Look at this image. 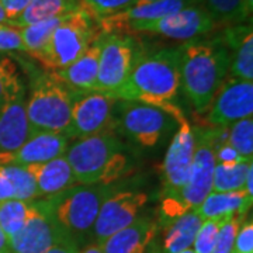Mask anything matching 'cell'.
<instances>
[{
    "mask_svg": "<svg viewBox=\"0 0 253 253\" xmlns=\"http://www.w3.org/2000/svg\"><path fill=\"white\" fill-rule=\"evenodd\" d=\"M180 87V51L163 48L152 54L136 55L129 76L124 84L113 93L117 100H132L151 104L168 113L174 121L184 114L173 104Z\"/></svg>",
    "mask_w": 253,
    "mask_h": 253,
    "instance_id": "6da1fadb",
    "label": "cell"
},
{
    "mask_svg": "<svg viewBox=\"0 0 253 253\" xmlns=\"http://www.w3.org/2000/svg\"><path fill=\"white\" fill-rule=\"evenodd\" d=\"M179 51L183 93L197 111H207L229 72L231 52L221 37L186 41Z\"/></svg>",
    "mask_w": 253,
    "mask_h": 253,
    "instance_id": "7a4b0ae2",
    "label": "cell"
},
{
    "mask_svg": "<svg viewBox=\"0 0 253 253\" xmlns=\"http://www.w3.org/2000/svg\"><path fill=\"white\" fill-rule=\"evenodd\" d=\"M194 156L186 186L176 194L163 196L161 203V219L163 224L179 218L203 203L212 191V176L215 169V149L228 142V128H196Z\"/></svg>",
    "mask_w": 253,
    "mask_h": 253,
    "instance_id": "3957f363",
    "label": "cell"
},
{
    "mask_svg": "<svg viewBox=\"0 0 253 253\" xmlns=\"http://www.w3.org/2000/svg\"><path fill=\"white\" fill-rule=\"evenodd\" d=\"M75 180L83 186H110L128 168V158L116 132L76 139L65 155Z\"/></svg>",
    "mask_w": 253,
    "mask_h": 253,
    "instance_id": "277c9868",
    "label": "cell"
},
{
    "mask_svg": "<svg viewBox=\"0 0 253 253\" xmlns=\"http://www.w3.org/2000/svg\"><path fill=\"white\" fill-rule=\"evenodd\" d=\"M76 90L68 87L55 73H40L34 78L26 107L31 132H61L71 121Z\"/></svg>",
    "mask_w": 253,
    "mask_h": 253,
    "instance_id": "5b68a950",
    "label": "cell"
},
{
    "mask_svg": "<svg viewBox=\"0 0 253 253\" xmlns=\"http://www.w3.org/2000/svg\"><path fill=\"white\" fill-rule=\"evenodd\" d=\"M100 33L97 20L81 7L65 16L34 58L46 69L58 72L75 62Z\"/></svg>",
    "mask_w": 253,
    "mask_h": 253,
    "instance_id": "8992f818",
    "label": "cell"
},
{
    "mask_svg": "<svg viewBox=\"0 0 253 253\" xmlns=\"http://www.w3.org/2000/svg\"><path fill=\"white\" fill-rule=\"evenodd\" d=\"M111 193L110 186L81 184L46 196L45 199L58 224L79 244V238L93 231L100 207Z\"/></svg>",
    "mask_w": 253,
    "mask_h": 253,
    "instance_id": "52a82bcc",
    "label": "cell"
},
{
    "mask_svg": "<svg viewBox=\"0 0 253 253\" xmlns=\"http://www.w3.org/2000/svg\"><path fill=\"white\" fill-rule=\"evenodd\" d=\"M113 118L114 131H120L141 148L159 144L174 123L163 110L132 100H117Z\"/></svg>",
    "mask_w": 253,
    "mask_h": 253,
    "instance_id": "ba28073f",
    "label": "cell"
},
{
    "mask_svg": "<svg viewBox=\"0 0 253 253\" xmlns=\"http://www.w3.org/2000/svg\"><path fill=\"white\" fill-rule=\"evenodd\" d=\"M136 55L134 38L120 33L101 31L96 93H103L111 97L129 76Z\"/></svg>",
    "mask_w": 253,
    "mask_h": 253,
    "instance_id": "9c48e42d",
    "label": "cell"
},
{
    "mask_svg": "<svg viewBox=\"0 0 253 253\" xmlns=\"http://www.w3.org/2000/svg\"><path fill=\"white\" fill-rule=\"evenodd\" d=\"M117 99L96 91H76L69 126L62 134L68 139H81L114 132V106Z\"/></svg>",
    "mask_w": 253,
    "mask_h": 253,
    "instance_id": "30bf717a",
    "label": "cell"
},
{
    "mask_svg": "<svg viewBox=\"0 0 253 253\" xmlns=\"http://www.w3.org/2000/svg\"><path fill=\"white\" fill-rule=\"evenodd\" d=\"M68 234L58 224L46 199L33 201L26 224L7 239V253H45Z\"/></svg>",
    "mask_w": 253,
    "mask_h": 253,
    "instance_id": "8fae6325",
    "label": "cell"
},
{
    "mask_svg": "<svg viewBox=\"0 0 253 253\" xmlns=\"http://www.w3.org/2000/svg\"><path fill=\"white\" fill-rule=\"evenodd\" d=\"M215 27L217 26L214 20L207 10L203 7V4H196L165 16L159 20L131 26L128 30L134 33L162 36L170 40L191 41L201 36H206Z\"/></svg>",
    "mask_w": 253,
    "mask_h": 253,
    "instance_id": "7c38bea8",
    "label": "cell"
},
{
    "mask_svg": "<svg viewBox=\"0 0 253 253\" xmlns=\"http://www.w3.org/2000/svg\"><path fill=\"white\" fill-rule=\"evenodd\" d=\"M148 194L135 190H123L111 193L100 207L93 234L96 244H101L135 221L141 210L148 203Z\"/></svg>",
    "mask_w": 253,
    "mask_h": 253,
    "instance_id": "4fadbf2b",
    "label": "cell"
},
{
    "mask_svg": "<svg viewBox=\"0 0 253 253\" xmlns=\"http://www.w3.org/2000/svg\"><path fill=\"white\" fill-rule=\"evenodd\" d=\"M208 123L212 126L229 128L253 116V82L231 78L224 81L211 101Z\"/></svg>",
    "mask_w": 253,
    "mask_h": 253,
    "instance_id": "5bb4252c",
    "label": "cell"
},
{
    "mask_svg": "<svg viewBox=\"0 0 253 253\" xmlns=\"http://www.w3.org/2000/svg\"><path fill=\"white\" fill-rule=\"evenodd\" d=\"M179 126L162 165V197L179 193L189 180L196 142L186 117L179 121Z\"/></svg>",
    "mask_w": 253,
    "mask_h": 253,
    "instance_id": "9a60e30c",
    "label": "cell"
},
{
    "mask_svg": "<svg viewBox=\"0 0 253 253\" xmlns=\"http://www.w3.org/2000/svg\"><path fill=\"white\" fill-rule=\"evenodd\" d=\"M201 4L200 0H156L139 6H131L114 16L99 20V27L103 33H116L117 30H128L131 26L149 23L154 20L173 14L190 6Z\"/></svg>",
    "mask_w": 253,
    "mask_h": 253,
    "instance_id": "2e32d148",
    "label": "cell"
},
{
    "mask_svg": "<svg viewBox=\"0 0 253 253\" xmlns=\"http://www.w3.org/2000/svg\"><path fill=\"white\" fill-rule=\"evenodd\" d=\"M68 138L61 132H36L14 152L0 156V165L28 166L62 156L68 149Z\"/></svg>",
    "mask_w": 253,
    "mask_h": 253,
    "instance_id": "e0dca14e",
    "label": "cell"
},
{
    "mask_svg": "<svg viewBox=\"0 0 253 253\" xmlns=\"http://www.w3.org/2000/svg\"><path fill=\"white\" fill-rule=\"evenodd\" d=\"M26 103V91H21L0 109V156L14 152L33 135Z\"/></svg>",
    "mask_w": 253,
    "mask_h": 253,
    "instance_id": "ac0fdd59",
    "label": "cell"
},
{
    "mask_svg": "<svg viewBox=\"0 0 253 253\" xmlns=\"http://www.w3.org/2000/svg\"><path fill=\"white\" fill-rule=\"evenodd\" d=\"M159 222L151 217H138L126 228L100 245L104 253H144L158 235Z\"/></svg>",
    "mask_w": 253,
    "mask_h": 253,
    "instance_id": "d6986e66",
    "label": "cell"
},
{
    "mask_svg": "<svg viewBox=\"0 0 253 253\" xmlns=\"http://www.w3.org/2000/svg\"><path fill=\"white\" fill-rule=\"evenodd\" d=\"M221 38L231 52V78L253 82L252 24L226 27Z\"/></svg>",
    "mask_w": 253,
    "mask_h": 253,
    "instance_id": "ffe728a7",
    "label": "cell"
},
{
    "mask_svg": "<svg viewBox=\"0 0 253 253\" xmlns=\"http://www.w3.org/2000/svg\"><path fill=\"white\" fill-rule=\"evenodd\" d=\"M101 33L83 54L68 68L54 72L59 81L76 91H96Z\"/></svg>",
    "mask_w": 253,
    "mask_h": 253,
    "instance_id": "44dd1931",
    "label": "cell"
},
{
    "mask_svg": "<svg viewBox=\"0 0 253 253\" xmlns=\"http://www.w3.org/2000/svg\"><path fill=\"white\" fill-rule=\"evenodd\" d=\"M33 174L40 191V196H52L76 184L71 165L65 155L48 162L34 163L24 166Z\"/></svg>",
    "mask_w": 253,
    "mask_h": 253,
    "instance_id": "7402d4cb",
    "label": "cell"
},
{
    "mask_svg": "<svg viewBox=\"0 0 253 253\" xmlns=\"http://www.w3.org/2000/svg\"><path fill=\"white\" fill-rule=\"evenodd\" d=\"M252 207V197L245 190L218 193L211 191L203 203L194 208L203 221L204 219H225L234 215L245 217Z\"/></svg>",
    "mask_w": 253,
    "mask_h": 253,
    "instance_id": "603a6c76",
    "label": "cell"
},
{
    "mask_svg": "<svg viewBox=\"0 0 253 253\" xmlns=\"http://www.w3.org/2000/svg\"><path fill=\"white\" fill-rule=\"evenodd\" d=\"M203 219L194 210L166 224L161 253H179L193 246Z\"/></svg>",
    "mask_w": 253,
    "mask_h": 253,
    "instance_id": "cb8c5ba5",
    "label": "cell"
},
{
    "mask_svg": "<svg viewBox=\"0 0 253 253\" xmlns=\"http://www.w3.org/2000/svg\"><path fill=\"white\" fill-rule=\"evenodd\" d=\"M78 9H81L79 0H31L27 7L14 20H11L7 26L23 28L38 21L62 17Z\"/></svg>",
    "mask_w": 253,
    "mask_h": 253,
    "instance_id": "d4e9b609",
    "label": "cell"
},
{
    "mask_svg": "<svg viewBox=\"0 0 253 253\" xmlns=\"http://www.w3.org/2000/svg\"><path fill=\"white\" fill-rule=\"evenodd\" d=\"M203 7L210 13L215 26H238L251 17L245 0H200Z\"/></svg>",
    "mask_w": 253,
    "mask_h": 253,
    "instance_id": "484cf974",
    "label": "cell"
},
{
    "mask_svg": "<svg viewBox=\"0 0 253 253\" xmlns=\"http://www.w3.org/2000/svg\"><path fill=\"white\" fill-rule=\"evenodd\" d=\"M33 201H23L17 199L4 200L0 203V228L9 239L16 235L26 224L31 212Z\"/></svg>",
    "mask_w": 253,
    "mask_h": 253,
    "instance_id": "4316f807",
    "label": "cell"
},
{
    "mask_svg": "<svg viewBox=\"0 0 253 253\" xmlns=\"http://www.w3.org/2000/svg\"><path fill=\"white\" fill-rule=\"evenodd\" d=\"M252 168V162H241L236 165H215L212 176V191L226 193L244 190L248 170Z\"/></svg>",
    "mask_w": 253,
    "mask_h": 253,
    "instance_id": "83f0119b",
    "label": "cell"
},
{
    "mask_svg": "<svg viewBox=\"0 0 253 253\" xmlns=\"http://www.w3.org/2000/svg\"><path fill=\"white\" fill-rule=\"evenodd\" d=\"M63 18H65V16L49 18V20L38 21V23H34V24L26 26V27L18 28L24 51L28 52L31 56H36L45 46L51 34L54 33L55 28L61 24Z\"/></svg>",
    "mask_w": 253,
    "mask_h": 253,
    "instance_id": "f1b7e54d",
    "label": "cell"
},
{
    "mask_svg": "<svg viewBox=\"0 0 253 253\" xmlns=\"http://www.w3.org/2000/svg\"><path fill=\"white\" fill-rule=\"evenodd\" d=\"M0 169L13 187L14 199L23 201H34L40 196L37 183L33 174L24 166L17 165H0Z\"/></svg>",
    "mask_w": 253,
    "mask_h": 253,
    "instance_id": "f546056e",
    "label": "cell"
},
{
    "mask_svg": "<svg viewBox=\"0 0 253 253\" xmlns=\"http://www.w3.org/2000/svg\"><path fill=\"white\" fill-rule=\"evenodd\" d=\"M24 91L17 65L9 56H0V109Z\"/></svg>",
    "mask_w": 253,
    "mask_h": 253,
    "instance_id": "4dcf8cb0",
    "label": "cell"
},
{
    "mask_svg": "<svg viewBox=\"0 0 253 253\" xmlns=\"http://www.w3.org/2000/svg\"><path fill=\"white\" fill-rule=\"evenodd\" d=\"M228 144L235 149L246 162H252L253 155V118H244L235 123L228 131Z\"/></svg>",
    "mask_w": 253,
    "mask_h": 253,
    "instance_id": "1f68e13d",
    "label": "cell"
},
{
    "mask_svg": "<svg viewBox=\"0 0 253 253\" xmlns=\"http://www.w3.org/2000/svg\"><path fill=\"white\" fill-rule=\"evenodd\" d=\"M79 4L97 21L114 16L134 4V0H79Z\"/></svg>",
    "mask_w": 253,
    "mask_h": 253,
    "instance_id": "d6a6232c",
    "label": "cell"
},
{
    "mask_svg": "<svg viewBox=\"0 0 253 253\" xmlns=\"http://www.w3.org/2000/svg\"><path fill=\"white\" fill-rule=\"evenodd\" d=\"M232 218V217H231ZM229 218L225 219H204L200 225L197 235L194 238V253H211L217 241L218 232Z\"/></svg>",
    "mask_w": 253,
    "mask_h": 253,
    "instance_id": "836d02e7",
    "label": "cell"
},
{
    "mask_svg": "<svg viewBox=\"0 0 253 253\" xmlns=\"http://www.w3.org/2000/svg\"><path fill=\"white\" fill-rule=\"evenodd\" d=\"M242 215H234L229 218L224 225L221 226L218 232L217 241L214 245V249L211 253H232L234 252V245H235V238L239 228L244 221Z\"/></svg>",
    "mask_w": 253,
    "mask_h": 253,
    "instance_id": "e575fe53",
    "label": "cell"
},
{
    "mask_svg": "<svg viewBox=\"0 0 253 253\" xmlns=\"http://www.w3.org/2000/svg\"><path fill=\"white\" fill-rule=\"evenodd\" d=\"M24 51L18 28L0 26V52Z\"/></svg>",
    "mask_w": 253,
    "mask_h": 253,
    "instance_id": "d590c367",
    "label": "cell"
},
{
    "mask_svg": "<svg viewBox=\"0 0 253 253\" xmlns=\"http://www.w3.org/2000/svg\"><path fill=\"white\" fill-rule=\"evenodd\" d=\"M234 252L253 253V224L252 221L244 222L235 238Z\"/></svg>",
    "mask_w": 253,
    "mask_h": 253,
    "instance_id": "8d00e7d4",
    "label": "cell"
},
{
    "mask_svg": "<svg viewBox=\"0 0 253 253\" xmlns=\"http://www.w3.org/2000/svg\"><path fill=\"white\" fill-rule=\"evenodd\" d=\"M215 161L219 165H236V163L246 162L228 142L215 149Z\"/></svg>",
    "mask_w": 253,
    "mask_h": 253,
    "instance_id": "74e56055",
    "label": "cell"
},
{
    "mask_svg": "<svg viewBox=\"0 0 253 253\" xmlns=\"http://www.w3.org/2000/svg\"><path fill=\"white\" fill-rule=\"evenodd\" d=\"M30 1L31 0H0V3L4 9V13L7 16V24L27 7Z\"/></svg>",
    "mask_w": 253,
    "mask_h": 253,
    "instance_id": "f35d334b",
    "label": "cell"
},
{
    "mask_svg": "<svg viewBox=\"0 0 253 253\" xmlns=\"http://www.w3.org/2000/svg\"><path fill=\"white\" fill-rule=\"evenodd\" d=\"M79 244L72 236H65L59 242L52 245L45 253H79Z\"/></svg>",
    "mask_w": 253,
    "mask_h": 253,
    "instance_id": "ab89813d",
    "label": "cell"
},
{
    "mask_svg": "<svg viewBox=\"0 0 253 253\" xmlns=\"http://www.w3.org/2000/svg\"><path fill=\"white\" fill-rule=\"evenodd\" d=\"M9 199H14V191H13V187L9 180L6 179V176L0 169V203Z\"/></svg>",
    "mask_w": 253,
    "mask_h": 253,
    "instance_id": "60d3db41",
    "label": "cell"
},
{
    "mask_svg": "<svg viewBox=\"0 0 253 253\" xmlns=\"http://www.w3.org/2000/svg\"><path fill=\"white\" fill-rule=\"evenodd\" d=\"M79 253H104L103 252V249L100 248L99 244H89L86 248H83L79 251Z\"/></svg>",
    "mask_w": 253,
    "mask_h": 253,
    "instance_id": "b9f144b4",
    "label": "cell"
},
{
    "mask_svg": "<svg viewBox=\"0 0 253 253\" xmlns=\"http://www.w3.org/2000/svg\"><path fill=\"white\" fill-rule=\"evenodd\" d=\"M0 253H7V238L0 228Z\"/></svg>",
    "mask_w": 253,
    "mask_h": 253,
    "instance_id": "7bdbcfd3",
    "label": "cell"
},
{
    "mask_svg": "<svg viewBox=\"0 0 253 253\" xmlns=\"http://www.w3.org/2000/svg\"><path fill=\"white\" fill-rule=\"evenodd\" d=\"M144 253H161V246L156 242V239L146 248V251Z\"/></svg>",
    "mask_w": 253,
    "mask_h": 253,
    "instance_id": "ee69618b",
    "label": "cell"
},
{
    "mask_svg": "<svg viewBox=\"0 0 253 253\" xmlns=\"http://www.w3.org/2000/svg\"><path fill=\"white\" fill-rule=\"evenodd\" d=\"M0 26H7V16L4 13L1 3H0Z\"/></svg>",
    "mask_w": 253,
    "mask_h": 253,
    "instance_id": "f6af8a7d",
    "label": "cell"
},
{
    "mask_svg": "<svg viewBox=\"0 0 253 253\" xmlns=\"http://www.w3.org/2000/svg\"><path fill=\"white\" fill-rule=\"evenodd\" d=\"M151 1H156V0H134V4H132V6H139V4L151 3Z\"/></svg>",
    "mask_w": 253,
    "mask_h": 253,
    "instance_id": "bcb514c9",
    "label": "cell"
},
{
    "mask_svg": "<svg viewBox=\"0 0 253 253\" xmlns=\"http://www.w3.org/2000/svg\"><path fill=\"white\" fill-rule=\"evenodd\" d=\"M245 3H246V7H248V10L252 13V9H253V0H245Z\"/></svg>",
    "mask_w": 253,
    "mask_h": 253,
    "instance_id": "7dc6e473",
    "label": "cell"
},
{
    "mask_svg": "<svg viewBox=\"0 0 253 253\" xmlns=\"http://www.w3.org/2000/svg\"><path fill=\"white\" fill-rule=\"evenodd\" d=\"M179 253H194V251H193L191 248H189V249H186V251H183V252H179Z\"/></svg>",
    "mask_w": 253,
    "mask_h": 253,
    "instance_id": "c3c4849f",
    "label": "cell"
},
{
    "mask_svg": "<svg viewBox=\"0 0 253 253\" xmlns=\"http://www.w3.org/2000/svg\"><path fill=\"white\" fill-rule=\"evenodd\" d=\"M232 253H236V252H232Z\"/></svg>",
    "mask_w": 253,
    "mask_h": 253,
    "instance_id": "681fc988",
    "label": "cell"
}]
</instances>
